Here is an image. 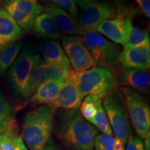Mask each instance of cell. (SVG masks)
I'll list each match as a JSON object with an SVG mask.
<instances>
[{
    "mask_svg": "<svg viewBox=\"0 0 150 150\" xmlns=\"http://www.w3.org/2000/svg\"><path fill=\"white\" fill-rule=\"evenodd\" d=\"M141 11L148 19L150 18V1L149 0H134Z\"/></svg>",
    "mask_w": 150,
    "mask_h": 150,
    "instance_id": "cell-30",
    "label": "cell"
},
{
    "mask_svg": "<svg viewBox=\"0 0 150 150\" xmlns=\"http://www.w3.org/2000/svg\"><path fill=\"white\" fill-rule=\"evenodd\" d=\"M125 150H145L142 139L135 136H130L127 142Z\"/></svg>",
    "mask_w": 150,
    "mask_h": 150,
    "instance_id": "cell-29",
    "label": "cell"
},
{
    "mask_svg": "<svg viewBox=\"0 0 150 150\" xmlns=\"http://www.w3.org/2000/svg\"><path fill=\"white\" fill-rule=\"evenodd\" d=\"M51 1L54 3L53 4L67 11L71 16L77 20L79 10L76 4L72 0H51Z\"/></svg>",
    "mask_w": 150,
    "mask_h": 150,
    "instance_id": "cell-28",
    "label": "cell"
},
{
    "mask_svg": "<svg viewBox=\"0 0 150 150\" xmlns=\"http://www.w3.org/2000/svg\"><path fill=\"white\" fill-rule=\"evenodd\" d=\"M16 150H29L27 147V146L25 145V144L24 143L23 140H22L20 136H19L18 139H17Z\"/></svg>",
    "mask_w": 150,
    "mask_h": 150,
    "instance_id": "cell-33",
    "label": "cell"
},
{
    "mask_svg": "<svg viewBox=\"0 0 150 150\" xmlns=\"http://www.w3.org/2000/svg\"><path fill=\"white\" fill-rule=\"evenodd\" d=\"M72 1L76 4V5L79 6L81 8H83L88 5L89 4L93 2V1H98V0H72Z\"/></svg>",
    "mask_w": 150,
    "mask_h": 150,
    "instance_id": "cell-32",
    "label": "cell"
},
{
    "mask_svg": "<svg viewBox=\"0 0 150 150\" xmlns=\"http://www.w3.org/2000/svg\"><path fill=\"white\" fill-rule=\"evenodd\" d=\"M121 92L129 120L140 139H144L150 129L149 104L135 90L123 87L121 88Z\"/></svg>",
    "mask_w": 150,
    "mask_h": 150,
    "instance_id": "cell-6",
    "label": "cell"
},
{
    "mask_svg": "<svg viewBox=\"0 0 150 150\" xmlns=\"http://www.w3.org/2000/svg\"><path fill=\"white\" fill-rule=\"evenodd\" d=\"M102 106L115 138L126 144L131 136V125L121 91L115 89L102 99Z\"/></svg>",
    "mask_w": 150,
    "mask_h": 150,
    "instance_id": "cell-4",
    "label": "cell"
},
{
    "mask_svg": "<svg viewBox=\"0 0 150 150\" xmlns=\"http://www.w3.org/2000/svg\"><path fill=\"white\" fill-rule=\"evenodd\" d=\"M41 150H63L54 140H50Z\"/></svg>",
    "mask_w": 150,
    "mask_h": 150,
    "instance_id": "cell-31",
    "label": "cell"
},
{
    "mask_svg": "<svg viewBox=\"0 0 150 150\" xmlns=\"http://www.w3.org/2000/svg\"><path fill=\"white\" fill-rule=\"evenodd\" d=\"M23 43L21 41H16L0 52V74H4L18 56L22 47Z\"/></svg>",
    "mask_w": 150,
    "mask_h": 150,
    "instance_id": "cell-23",
    "label": "cell"
},
{
    "mask_svg": "<svg viewBox=\"0 0 150 150\" xmlns=\"http://www.w3.org/2000/svg\"><path fill=\"white\" fill-rule=\"evenodd\" d=\"M62 45L70 64L74 70H87L96 65L95 60L83 42L78 35H65L62 38Z\"/></svg>",
    "mask_w": 150,
    "mask_h": 150,
    "instance_id": "cell-10",
    "label": "cell"
},
{
    "mask_svg": "<svg viewBox=\"0 0 150 150\" xmlns=\"http://www.w3.org/2000/svg\"><path fill=\"white\" fill-rule=\"evenodd\" d=\"M118 61L127 69L149 70L150 42L137 46L124 47L118 55Z\"/></svg>",
    "mask_w": 150,
    "mask_h": 150,
    "instance_id": "cell-12",
    "label": "cell"
},
{
    "mask_svg": "<svg viewBox=\"0 0 150 150\" xmlns=\"http://www.w3.org/2000/svg\"><path fill=\"white\" fill-rule=\"evenodd\" d=\"M70 64H47L40 54H37L30 73L24 99H29L38 88L49 81H65L70 69Z\"/></svg>",
    "mask_w": 150,
    "mask_h": 150,
    "instance_id": "cell-7",
    "label": "cell"
},
{
    "mask_svg": "<svg viewBox=\"0 0 150 150\" xmlns=\"http://www.w3.org/2000/svg\"><path fill=\"white\" fill-rule=\"evenodd\" d=\"M145 142H143L145 150H150V131L147 133L145 137Z\"/></svg>",
    "mask_w": 150,
    "mask_h": 150,
    "instance_id": "cell-35",
    "label": "cell"
},
{
    "mask_svg": "<svg viewBox=\"0 0 150 150\" xmlns=\"http://www.w3.org/2000/svg\"><path fill=\"white\" fill-rule=\"evenodd\" d=\"M115 138L104 134H98L94 142L95 150H113Z\"/></svg>",
    "mask_w": 150,
    "mask_h": 150,
    "instance_id": "cell-27",
    "label": "cell"
},
{
    "mask_svg": "<svg viewBox=\"0 0 150 150\" xmlns=\"http://www.w3.org/2000/svg\"><path fill=\"white\" fill-rule=\"evenodd\" d=\"M3 1H4V0H0V9H1V8H2Z\"/></svg>",
    "mask_w": 150,
    "mask_h": 150,
    "instance_id": "cell-36",
    "label": "cell"
},
{
    "mask_svg": "<svg viewBox=\"0 0 150 150\" xmlns=\"http://www.w3.org/2000/svg\"><path fill=\"white\" fill-rule=\"evenodd\" d=\"M131 20L129 17L117 15L116 18L102 22L96 31L112 42L125 46L131 24Z\"/></svg>",
    "mask_w": 150,
    "mask_h": 150,
    "instance_id": "cell-13",
    "label": "cell"
},
{
    "mask_svg": "<svg viewBox=\"0 0 150 150\" xmlns=\"http://www.w3.org/2000/svg\"><path fill=\"white\" fill-rule=\"evenodd\" d=\"M67 78L76 83L83 98L91 96L102 99L118 85L115 74L100 66L81 72L70 67Z\"/></svg>",
    "mask_w": 150,
    "mask_h": 150,
    "instance_id": "cell-3",
    "label": "cell"
},
{
    "mask_svg": "<svg viewBox=\"0 0 150 150\" xmlns=\"http://www.w3.org/2000/svg\"><path fill=\"white\" fill-rule=\"evenodd\" d=\"M115 5L108 1H95L82 8L77 20L86 31H96L98 26L106 20L116 18Z\"/></svg>",
    "mask_w": 150,
    "mask_h": 150,
    "instance_id": "cell-11",
    "label": "cell"
},
{
    "mask_svg": "<svg viewBox=\"0 0 150 150\" xmlns=\"http://www.w3.org/2000/svg\"><path fill=\"white\" fill-rule=\"evenodd\" d=\"M33 32L39 38L57 40L61 36L60 30L50 14L45 11L39 14L34 20Z\"/></svg>",
    "mask_w": 150,
    "mask_h": 150,
    "instance_id": "cell-19",
    "label": "cell"
},
{
    "mask_svg": "<svg viewBox=\"0 0 150 150\" xmlns=\"http://www.w3.org/2000/svg\"><path fill=\"white\" fill-rule=\"evenodd\" d=\"M19 136L18 123L13 117L6 128L0 131V150H16Z\"/></svg>",
    "mask_w": 150,
    "mask_h": 150,
    "instance_id": "cell-21",
    "label": "cell"
},
{
    "mask_svg": "<svg viewBox=\"0 0 150 150\" xmlns=\"http://www.w3.org/2000/svg\"><path fill=\"white\" fill-rule=\"evenodd\" d=\"M117 83L130 87L140 92H147L149 88L150 76L148 70L127 69L122 72L119 76H116Z\"/></svg>",
    "mask_w": 150,
    "mask_h": 150,
    "instance_id": "cell-17",
    "label": "cell"
},
{
    "mask_svg": "<svg viewBox=\"0 0 150 150\" xmlns=\"http://www.w3.org/2000/svg\"><path fill=\"white\" fill-rule=\"evenodd\" d=\"M91 97V96H90ZM95 103L96 107V115L91 122V124L95 126L98 130L101 131L103 134L113 136L112 131L110 127L109 121L106 115V112L102 106V99L95 98L91 97Z\"/></svg>",
    "mask_w": 150,
    "mask_h": 150,
    "instance_id": "cell-22",
    "label": "cell"
},
{
    "mask_svg": "<svg viewBox=\"0 0 150 150\" xmlns=\"http://www.w3.org/2000/svg\"><path fill=\"white\" fill-rule=\"evenodd\" d=\"M83 97L74 81L66 78L59 95L53 102L49 104L54 110L64 108L66 110L79 109Z\"/></svg>",
    "mask_w": 150,
    "mask_h": 150,
    "instance_id": "cell-14",
    "label": "cell"
},
{
    "mask_svg": "<svg viewBox=\"0 0 150 150\" xmlns=\"http://www.w3.org/2000/svg\"><path fill=\"white\" fill-rule=\"evenodd\" d=\"M59 134L71 150H94L99 130L86 120L78 109L68 110L61 115Z\"/></svg>",
    "mask_w": 150,
    "mask_h": 150,
    "instance_id": "cell-1",
    "label": "cell"
},
{
    "mask_svg": "<svg viewBox=\"0 0 150 150\" xmlns=\"http://www.w3.org/2000/svg\"><path fill=\"white\" fill-rule=\"evenodd\" d=\"M24 30L4 9H0V52L24 35Z\"/></svg>",
    "mask_w": 150,
    "mask_h": 150,
    "instance_id": "cell-16",
    "label": "cell"
},
{
    "mask_svg": "<svg viewBox=\"0 0 150 150\" xmlns=\"http://www.w3.org/2000/svg\"><path fill=\"white\" fill-rule=\"evenodd\" d=\"M149 42V32L145 29L134 27L131 24L125 45L124 47H132L140 45Z\"/></svg>",
    "mask_w": 150,
    "mask_h": 150,
    "instance_id": "cell-24",
    "label": "cell"
},
{
    "mask_svg": "<svg viewBox=\"0 0 150 150\" xmlns=\"http://www.w3.org/2000/svg\"><path fill=\"white\" fill-rule=\"evenodd\" d=\"M38 0H4L2 9L23 30L32 29L36 17L43 11Z\"/></svg>",
    "mask_w": 150,
    "mask_h": 150,
    "instance_id": "cell-9",
    "label": "cell"
},
{
    "mask_svg": "<svg viewBox=\"0 0 150 150\" xmlns=\"http://www.w3.org/2000/svg\"><path fill=\"white\" fill-rule=\"evenodd\" d=\"M45 11L52 16L62 33L67 35H83L86 31L79 23L78 20L70 16L67 11L54 4H47Z\"/></svg>",
    "mask_w": 150,
    "mask_h": 150,
    "instance_id": "cell-15",
    "label": "cell"
},
{
    "mask_svg": "<svg viewBox=\"0 0 150 150\" xmlns=\"http://www.w3.org/2000/svg\"><path fill=\"white\" fill-rule=\"evenodd\" d=\"M80 113L86 121L91 123L96 115V107L91 97L86 96L80 105Z\"/></svg>",
    "mask_w": 150,
    "mask_h": 150,
    "instance_id": "cell-26",
    "label": "cell"
},
{
    "mask_svg": "<svg viewBox=\"0 0 150 150\" xmlns=\"http://www.w3.org/2000/svg\"><path fill=\"white\" fill-rule=\"evenodd\" d=\"M125 145L120 140L115 138V143L113 145V150H125Z\"/></svg>",
    "mask_w": 150,
    "mask_h": 150,
    "instance_id": "cell-34",
    "label": "cell"
},
{
    "mask_svg": "<svg viewBox=\"0 0 150 150\" xmlns=\"http://www.w3.org/2000/svg\"><path fill=\"white\" fill-rule=\"evenodd\" d=\"M82 38L96 64L116 72L120 47L96 31H86Z\"/></svg>",
    "mask_w": 150,
    "mask_h": 150,
    "instance_id": "cell-5",
    "label": "cell"
},
{
    "mask_svg": "<svg viewBox=\"0 0 150 150\" xmlns=\"http://www.w3.org/2000/svg\"><path fill=\"white\" fill-rule=\"evenodd\" d=\"M65 81H49L39 86L29 99L31 104L49 105L55 100L60 91L63 87Z\"/></svg>",
    "mask_w": 150,
    "mask_h": 150,
    "instance_id": "cell-18",
    "label": "cell"
},
{
    "mask_svg": "<svg viewBox=\"0 0 150 150\" xmlns=\"http://www.w3.org/2000/svg\"><path fill=\"white\" fill-rule=\"evenodd\" d=\"M39 50L47 64H70L63 49L57 40L47 39L42 41Z\"/></svg>",
    "mask_w": 150,
    "mask_h": 150,
    "instance_id": "cell-20",
    "label": "cell"
},
{
    "mask_svg": "<svg viewBox=\"0 0 150 150\" xmlns=\"http://www.w3.org/2000/svg\"><path fill=\"white\" fill-rule=\"evenodd\" d=\"M12 118V108L10 103L0 88V131L6 128Z\"/></svg>",
    "mask_w": 150,
    "mask_h": 150,
    "instance_id": "cell-25",
    "label": "cell"
},
{
    "mask_svg": "<svg viewBox=\"0 0 150 150\" xmlns=\"http://www.w3.org/2000/svg\"><path fill=\"white\" fill-rule=\"evenodd\" d=\"M36 54L31 49H24L11 65L8 72L9 83L16 95L24 99L26 87Z\"/></svg>",
    "mask_w": 150,
    "mask_h": 150,
    "instance_id": "cell-8",
    "label": "cell"
},
{
    "mask_svg": "<svg viewBox=\"0 0 150 150\" xmlns=\"http://www.w3.org/2000/svg\"><path fill=\"white\" fill-rule=\"evenodd\" d=\"M56 110L40 106L24 116L20 137L29 150H41L50 140Z\"/></svg>",
    "mask_w": 150,
    "mask_h": 150,
    "instance_id": "cell-2",
    "label": "cell"
}]
</instances>
